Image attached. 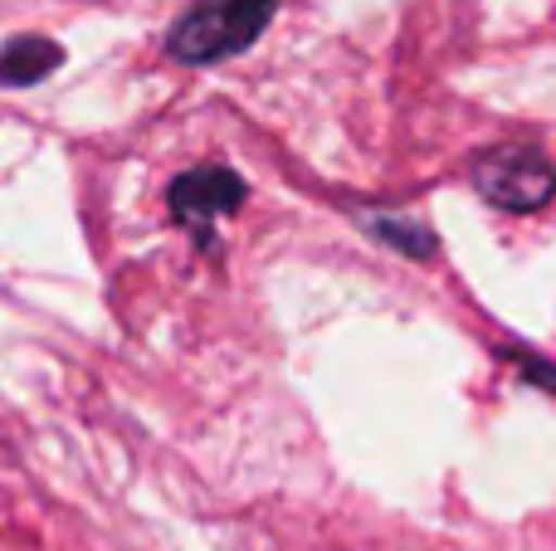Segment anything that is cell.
Listing matches in <instances>:
<instances>
[{"mask_svg": "<svg viewBox=\"0 0 556 551\" xmlns=\"http://www.w3.org/2000/svg\"><path fill=\"white\" fill-rule=\"evenodd\" d=\"M278 0H191L172 25L166 49L181 64H220L230 54H244L264 35Z\"/></svg>", "mask_w": 556, "mask_h": 551, "instance_id": "6da1fadb", "label": "cell"}, {"mask_svg": "<svg viewBox=\"0 0 556 551\" xmlns=\"http://www.w3.org/2000/svg\"><path fill=\"white\" fill-rule=\"evenodd\" d=\"M473 185L498 210H542L556 191V171L532 146H493L473 162Z\"/></svg>", "mask_w": 556, "mask_h": 551, "instance_id": "7a4b0ae2", "label": "cell"}, {"mask_svg": "<svg viewBox=\"0 0 556 551\" xmlns=\"http://www.w3.org/2000/svg\"><path fill=\"white\" fill-rule=\"evenodd\" d=\"M244 205V181L230 166H195V171L172 181V215L205 244L215 249V220Z\"/></svg>", "mask_w": 556, "mask_h": 551, "instance_id": "3957f363", "label": "cell"}, {"mask_svg": "<svg viewBox=\"0 0 556 551\" xmlns=\"http://www.w3.org/2000/svg\"><path fill=\"white\" fill-rule=\"evenodd\" d=\"M59 64H64V49H59L54 39L15 35V39H5V49H0V84L5 88H29V84H39V78L54 74Z\"/></svg>", "mask_w": 556, "mask_h": 551, "instance_id": "277c9868", "label": "cell"}, {"mask_svg": "<svg viewBox=\"0 0 556 551\" xmlns=\"http://www.w3.org/2000/svg\"><path fill=\"white\" fill-rule=\"evenodd\" d=\"M371 230H376V240H386V244H395V249H405V254H430L434 244H430V230H420V225H401V220H371Z\"/></svg>", "mask_w": 556, "mask_h": 551, "instance_id": "5b68a950", "label": "cell"}]
</instances>
